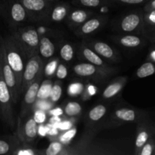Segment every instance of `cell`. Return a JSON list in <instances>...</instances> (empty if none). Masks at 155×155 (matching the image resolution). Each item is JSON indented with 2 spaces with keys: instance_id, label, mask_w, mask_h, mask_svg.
Returning a JSON list of instances; mask_svg holds the SVG:
<instances>
[{
  "instance_id": "1",
  "label": "cell",
  "mask_w": 155,
  "mask_h": 155,
  "mask_svg": "<svg viewBox=\"0 0 155 155\" xmlns=\"http://www.w3.org/2000/svg\"><path fill=\"white\" fill-rule=\"evenodd\" d=\"M3 41H4L7 61L15 75L18 94L21 96L22 75L25 64L27 62V58L12 34L3 38Z\"/></svg>"
},
{
  "instance_id": "2",
  "label": "cell",
  "mask_w": 155,
  "mask_h": 155,
  "mask_svg": "<svg viewBox=\"0 0 155 155\" xmlns=\"http://www.w3.org/2000/svg\"><path fill=\"white\" fill-rule=\"evenodd\" d=\"M12 36L23 51L27 60L39 54V35L33 27L19 28L12 33Z\"/></svg>"
},
{
  "instance_id": "3",
  "label": "cell",
  "mask_w": 155,
  "mask_h": 155,
  "mask_svg": "<svg viewBox=\"0 0 155 155\" xmlns=\"http://www.w3.org/2000/svg\"><path fill=\"white\" fill-rule=\"evenodd\" d=\"M13 100L0 68V117L11 129L15 128L16 120L13 110Z\"/></svg>"
},
{
  "instance_id": "4",
  "label": "cell",
  "mask_w": 155,
  "mask_h": 155,
  "mask_svg": "<svg viewBox=\"0 0 155 155\" xmlns=\"http://www.w3.org/2000/svg\"><path fill=\"white\" fill-rule=\"evenodd\" d=\"M148 119V114L142 110L133 107H119L115 109L107 120L109 127L120 126L126 123H139Z\"/></svg>"
},
{
  "instance_id": "5",
  "label": "cell",
  "mask_w": 155,
  "mask_h": 155,
  "mask_svg": "<svg viewBox=\"0 0 155 155\" xmlns=\"http://www.w3.org/2000/svg\"><path fill=\"white\" fill-rule=\"evenodd\" d=\"M73 71L76 75L84 78H89L96 81H103L118 72L117 68L109 69L100 68L89 62H83L74 65Z\"/></svg>"
},
{
  "instance_id": "6",
  "label": "cell",
  "mask_w": 155,
  "mask_h": 155,
  "mask_svg": "<svg viewBox=\"0 0 155 155\" xmlns=\"http://www.w3.org/2000/svg\"><path fill=\"white\" fill-rule=\"evenodd\" d=\"M0 68H1L5 82L10 90L13 103L16 104L20 98L18 86H17L16 78H15V75L12 68L7 61L4 41H3V37L1 36H0Z\"/></svg>"
},
{
  "instance_id": "7",
  "label": "cell",
  "mask_w": 155,
  "mask_h": 155,
  "mask_svg": "<svg viewBox=\"0 0 155 155\" xmlns=\"http://www.w3.org/2000/svg\"><path fill=\"white\" fill-rule=\"evenodd\" d=\"M37 134L38 124L33 114H30L24 118H18L16 136L21 143L30 144L36 139Z\"/></svg>"
},
{
  "instance_id": "8",
  "label": "cell",
  "mask_w": 155,
  "mask_h": 155,
  "mask_svg": "<svg viewBox=\"0 0 155 155\" xmlns=\"http://www.w3.org/2000/svg\"><path fill=\"white\" fill-rule=\"evenodd\" d=\"M44 64L39 54L33 55L27 60L22 75V83L21 86V95L30 85L34 81L41 72L43 71Z\"/></svg>"
},
{
  "instance_id": "9",
  "label": "cell",
  "mask_w": 155,
  "mask_h": 155,
  "mask_svg": "<svg viewBox=\"0 0 155 155\" xmlns=\"http://www.w3.org/2000/svg\"><path fill=\"white\" fill-rule=\"evenodd\" d=\"M27 10L29 18L34 21H43L48 17L52 2L47 0H19Z\"/></svg>"
},
{
  "instance_id": "10",
  "label": "cell",
  "mask_w": 155,
  "mask_h": 155,
  "mask_svg": "<svg viewBox=\"0 0 155 155\" xmlns=\"http://www.w3.org/2000/svg\"><path fill=\"white\" fill-rule=\"evenodd\" d=\"M144 25V11H136L123 17L119 23V29L123 33L142 35Z\"/></svg>"
},
{
  "instance_id": "11",
  "label": "cell",
  "mask_w": 155,
  "mask_h": 155,
  "mask_svg": "<svg viewBox=\"0 0 155 155\" xmlns=\"http://www.w3.org/2000/svg\"><path fill=\"white\" fill-rule=\"evenodd\" d=\"M43 77V71H42L24 92V99L21 104V111L18 117L19 118L25 117L26 116L30 114L31 111H33V105L37 99L38 90H39Z\"/></svg>"
},
{
  "instance_id": "12",
  "label": "cell",
  "mask_w": 155,
  "mask_h": 155,
  "mask_svg": "<svg viewBox=\"0 0 155 155\" xmlns=\"http://www.w3.org/2000/svg\"><path fill=\"white\" fill-rule=\"evenodd\" d=\"M154 127L155 123L152 122L148 118L145 120L137 123L136 140H135V154H139L141 148L152 137Z\"/></svg>"
},
{
  "instance_id": "13",
  "label": "cell",
  "mask_w": 155,
  "mask_h": 155,
  "mask_svg": "<svg viewBox=\"0 0 155 155\" xmlns=\"http://www.w3.org/2000/svg\"><path fill=\"white\" fill-rule=\"evenodd\" d=\"M8 20L12 25L16 26L24 22L29 18L25 8L19 2V0H12L9 2L7 8L5 10Z\"/></svg>"
},
{
  "instance_id": "14",
  "label": "cell",
  "mask_w": 155,
  "mask_h": 155,
  "mask_svg": "<svg viewBox=\"0 0 155 155\" xmlns=\"http://www.w3.org/2000/svg\"><path fill=\"white\" fill-rule=\"evenodd\" d=\"M107 18L104 16L90 17L83 24L74 30L77 36H84L91 35L101 28L106 23Z\"/></svg>"
},
{
  "instance_id": "15",
  "label": "cell",
  "mask_w": 155,
  "mask_h": 155,
  "mask_svg": "<svg viewBox=\"0 0 155 155\" xmlns=\"http://www.w3.org/2000/svg\"><path fill=\"white\" fill-rule=\"evenodd\" d=\"M87 45L103 59L112 62H117L120 59L119 54L115 51V49L105 42L101 41H92L89 42Z\"/></svg>"
},
{
  "instance_id": "16",
  "label": "cell",
  "mask_w": 155,
  "mask_h": 155,
  "mask_svg": "<svg viewBox=\"0 0 155 155\" xmlns=\"http://www.w3.org/2000/svg\"><path fill=\"white\" fill-rule=\"evenodd\" d=\"M114 41L119 45L127 48H138L146 45L148 42L146 38L142 35L128 34L117 36L114 38Z\"/></svg>"
},
{
  "instance_id": "17",
  "label": "cell",
  "mask_w": 155,
  "mask_h": 155,
  "mask_svg": "<svg viewBox=\"0 0 155 155\" xmlns=\"http://www.w3.org/2000/svg\"><path fill=\"white\" fill-rule=\"evenodd\" d=\"M79 55L89 63L96 65L100 68H106V69L113 68L111 66H109L101 56L98 55L95 51H94L90 47H89L86 44H83L80 46V50H79Z\"/></svg>"
},
{
  "instance_id": "18",
  "label": "cell",
  "mask_w": 155,
  "mask_h": 155,
  "mask_svg": "<svg viewBox=\"0 0 155 155\" xmlns=\"http://www.w3.org/2000/svg\"><path fill=\"white\" fill-rule=\"evenodd\" d=\"M94 12L86 9H74L70 11L67 17V23L69 27L75 30L85 22L88 18L92 17Z\"/></svg>"
},
{
  "instance_id": "19",
  "label": "cell",
  "mask_w": 155,
  "mask_h": 155,
  "mask_svg": "<svg viewBox=\"0 0 155 155\" xmlns=\"http://www.w3.org/2000/svg\"><path fill=\"white\" fill-rule=\"evenodd\" d=\"M127 81V77H117L110 84L106 86L102 92V97L104 99H110L117 95L122 91Z\"/></svg>"
},
{
  "instance_id": "20",
  "label": "cell",
  "mask_w": 155,
  "mask_h": 155,
  "mask_svg": "<svg viewBox=\"0 0 155 155\" xmlns=\"http://www.w3.org/2000/svg\"><path fill=\"white\" fill-rule=\"evenodd\" d=\"M70 11H71V5L68 3H57L52 5L48 18H49L50 21L52 22L60 23L67 18Z\"/></svg>"
},
{
  "instance_id": "21",
  "label": "cell",
  "mask_w": 155,
  "mask_h": 155,
  "mask_svg": "<svg viewBox=\"0 0 155 155\" xmlns=\"http://www.w3.org/2000/svg\"><path fill=\"white\" fill-rule=\"evenodd\" d=\"M20 143L17 136L0 137V155L12 154Z\"/></svg>"
},
{
  "instance_id": "22",
  "label": "cell",
  "mask_w": 155,
  "mask_h": 155,
  "mask_svg": "<svg viewBox=\"0 0 155 155\" xmlns=\"http://www.w3.org/2000/svg\"><path fill=\"white\" fill-rule=\"evenodd\" d=\"M107 108L104 104H98L92 107L87 114L86 122L88 125H93L95 123L101 120L107 114Z\"/></svg>"
},
{
  "instance_id": "23",
  "label": "cell",
  "mask_w": 155,
  "mask_h": 155,
  "mask_svg": "<svg viewBox=\"0 0 155 155\" xmlns=\"http://www.w3.org/2000/svg\"><path fill=\"white\" fill-rule=\"evenodd\" d=\"M55 52V46L49 38L42 36L39 39V54L43 58L48 59L52 57Z\"/></svg>"
},
{
  "instance_id": "24",
  "label": "cell",
  "mask_w": 155,
  "mask_h": 155,
  "mask_svg": "<svg viewBox=\"0 0 155 155\" xmlns=\"http://www.w3.org/2000/svg\"><path fill=\"white\" fill-rule=\"evenodd\" d=\"M74 5L86 8H99L110 5L113 2L110 0H72Z\"/></svg>"
},
{
  "instance_id": "25",
  "label": "cell",
  "mask_w": 155,
  "mask_h": 155,
  "mask_svg": "<svg viewBox=\"0 0 155 155\" xmlns=\"http://www.w3.org/2000/svg\"><path fill=\"white\" fill-rule=\"evenodd\" d=\"M155 74V63L146 61L142 64L136 72V76L138 78H145Z\"/></svg>"
},
{
  "instance_id": "26",
  "label": "cell",
  "mask_w": 155,
  "mask_h": 155,
  "mask_svg": "<svg viewBox=\"0 0 155 155\" xmlns=\"http://www.w3.org/2000/svg\"><path fill=\"white\" fill-rule=\"evenodd\" d=\"M12 155H40L44 154L42 151H39L27 143L19 144L18 146L12 152Z\"/></svg>"
},
{
  "instance_id": "27",
  "label": "cell",
  "mask_w": 155,
  "mask_h": 155,
  "mask_svg": "<svg viewBox=\"0 0 155 155\" xmlns=\"http://www.w3.org/2000/svg\"><path fill=\"white\" fill-rule=\"evenodd\" d=\"M53 83L50 79L43 80L41 83L37 94V99H48L51 95Z\"/></svg>"
},
{
  "instance_id": "28",
  "label": "cell",
  "mask_w": 155,
  "mask_h": 155,
  "mask_svg": "<svg viewBox=\"0 0 155 155\" xmlns=\"http://www.w3.org/2000/svg\"><path fill=\"white\" fill-rule=\"evenodd\" d=\"M64 112L70 117L80 115L82 112V106L77 101H68L64 107Z\"/></svg>"
},
{
  "instance_id": "29",
  "label": "cell",
  "mask_w": 155,
  "mask_h": 155,
  "mask_svg": "<svg viewBox=\"0 0 155 155\" xmlns=\"http://www.w3.org/2000/svg\"><path fill=\"white\" fill-rule=\"evenodd\" d=\"M65 145L57 139H53L44 152L45 155H62Z\"/></svg>"
},
{
  "instance_id": "30",
  "label": "cell",
  "mask_w": 155,
  "mask_h": 155,
  "mask_svg": "<svg viewBox=\"0 0 155 155\" xmlns=\"http://www.w3.org/2000/svg\"><path fill=\"white\" fill-rule=\"evenodd\" d=\"M74 55V47L70 43H64L60 49V57L63 61L70 62L73 60Z\"/></svg>"
},
{
  "instance_id": "31",
  "label": "cell",
  "mask_w": 155,
  "mask_h": 155,
  "mask_svg": "<svg viewBox=\"0 0 155 155\" xmlns=\"http://www.w3.org/2000/svg\"><path fill=\"white\" fill-rule=\"evenodd\" d=\"M76 134H77V129L74 127L70 130H66V132H64V133H59L58 136L54 139H57L64 145H68V144L71 143V140L74 139Z\"/></svg>"
},
{
  "instance_id": "32",
  "label": "cell",
  "mask_w": 155,
  "mask_h": 155,
  "mask_svg": "<svg viewBox=\"0 0 155 155\" xmlns=\"http://www.w3.org/2000/svg\"><path fill=\"white\" fill-rule=\"evenodd\" d=\"M58 59L54 58L46 64L43 69V75L48 79L51 78L55 74L56 70H57L58 65Z\"/></svg>"
},
{
  "instance_id": "33",
  "label": "cell",
  "mask_w": 155,
  "mask_h": 155,
  "mask_svg": "<svg viewBox=\"0 0 155 155\" xmlns=\"http://www.w3.org/2000/svg\"><path fill=\"white\" fill-rule=\"evenodd\" d=\"M62 95V86L61 83L59 81H55L54 84L52 85L51 91V95H50L49 99L53 103L57 102L59 101Z\"/></svg>"
},
{
  "instance_id": "34",
  "label": "cell",
  "mask_w": 155,
  "mask_h": 155,
  "mask_svg": "<svg viewBox=\"0 0 155 155\" xmlns=\"http://www.w3.org/2000/svg\"><path fill=\"white\" fill-rule=\"evenodd\" d=\"M155 151V140L152 137L143 145L138 155H154Z\"/></svg>"
},
{
  "instance_id": "35",
  "label": "cell",
  "mask_w": 155,
  "mask_h": 155,
  "mask_svg": "<svg viewBox=\"0 0 155 155\" xmlns=\"http://www.w3.org/2000/svg\"><path fill=\"white\" fill-rule=\"evenodd\" d=\"M53 107V102L51 100L48 99H36L34 105H33V109H40L45 111H48L50 109Z\"/></svg>"
},
{
  "instance_id": "36",
  "label": "cell",
  "mask_w": 155,
  "mask_h": 155,
  "mask_svg": "<svg viewBox=\"0 0 155 155\" xmlns=\"http://www.w3.org/2000/svg\"><path fill=\"white\" fill-rule=\"evenodd\" d=\"M142 35L146 38L147 40L150 41L153 45H155V27H151L145 24Z\"/></svg>"
},
{
  "instance_id": "37",
  "label": "cell",
  "mask_w": 155,
  "mask_h": 155,
  "mask_svg": "<svg viewBox=\"0 0 155 155\" xmlns=\"http://www.w3.org/2000/svg\"><path fill=\"white\" fill-rule=\"evenodd\" d=\"M84 90V86L82 83H74L70 84L68 87V94L72 96H76V95H81Z\"/></svg>"
},
{
  "instance_id": "38",
  "label": "cell",
  "mask_w": 155,
  "mask_h": 155,
  "mask_svg": "<svg viewBox=\"0 0 155 155\" xmlns=\"http://www.w3.org/2000/svg\"><path fill=\"white\" fill-rule=\"evenodd\" d=\"M33 118L38 124H43L46 121L47 114L45 113L46 111L40 109H33Z\"/></svg>"
},
{
  "instance_id": "39",
  "label": "cell",
  "mask_w": 155,
  "mask_h": 155,
  "mask_svg": "<svg viewBox=\"0 0 155 155\" xmlns=\"http://www.w3.org/2000/svg\"><path fill=\"white\" fill-rule=\"evenodd\" d=\"M144 22L145 25L155 27V10L144 12Z\"/></svg>"
},
{
  "instance_id": "40",
  "label": "cell",
  "mask_w": 155,
  "mask_h": 155,
  "mask_svg": "<svg viewBox=\"0 0 155 155\" xmlns=\"http://www.w3.org/2000/svg\"><path fill=\"white\" fill-rule=\"evenodd\" d=\"M55 76L59 80H64L68 76V68L63 63H60L58 65L55 72Z\"/></svg>"
},
{
  "instance_id": "41",
  "label": "cell",
  "mask_w": 155,
  "mask_h": 155,
  "mask_svg": "<svg viewBox=\"0 0 155 155\" xmlns=\"http://www.w3.org/2000/svg\"><path fill=\"white\" fill-rule=\"evenodd\" d=\"M74 127V120L73 119H68V120H62L58 124V130L60 131H66V130H70L72 127Z\"/></svg>"
},
{
  "instance_id": "42",
  "label": "cell",
  "mask_w": 155,
  "mask_h": 155,
  "mask_svg": "<svg viewBox=\"0 0 155 155\" xmlns=\"http://www.w3.org/2000/svg\"><path fill=\"white\" fill-rule=\"evenodd\" d=\"M45 128H46V132H47V136L50 138H53V139H55L59 135V131L60 130L57 128L56 127H54L52 124H48L45 125Z\"/></svg>"
},
{
  "instance_id": "43",
  "label": "cell",
  "mask_w": 155,
  "mask_h": 155,
  "mask_svg": "<svg viewBox=\"0 0 155 155\" xmlns=\"http://www.w3.org/2000/svg\"><path fill=\"white\" fill-rule=\"evenodd\" d=\"M113 2L120 3V4L126 5H139L148 2L149 0H110Z\"/></svg>"
},
{
  "instance_id": "44",
  "label": "cell",
  "mask_w": 155,
  "mask_h": 155,
  "mask_svg": "<svg viewBox=\"0 0 155 155\" xmlns=\"http://www.w3.org/2000/svg\"><path fill=\"white\" fill-rule=\"evenodd\" d=\"M48 114L51 116H58L61 117L64 114V110L61 107H54V108L50 109L49 110H48Z\"/></svg>"
},
{
  "instance_id": "45",
  "label": "cell",
  "mask_w": 155,
  "mask_h": 155,
  "mask_svg": "<svg viewBox=\"0 0 155 155\" xmlns=\"http://www.w3.org/2000/svg\"><path fill=\"white\" fill-rule=\"evenodd\" d=\"M146 61H150L155 63V45H152V47L150 48L149 52L147 55Z\"/></svg>"
},
{
  "instance_id": "46",
  "label": "cell",
  "mask_w": 155,
  "mask_h": 155,
  "mask_svg": "<svg viewBox=\"0 0 155 155\" xmlns=\"http://www.w3.org/2000/svg\"><path fill=\"white\" fill-rule=\"evenodd\" d=\"M61 120H62V119L60 117H58V116H51V117L50 118L49 120H48V123H49V124H52V125H54V127H56L58 128L59 123H60Z\"/></svg>"
},
{
  "instance_id": "47",
  "label": "cell",
  "mask_w": 155,
  "mask_h": 155,
  "mask_svg": "<svg viewBox=\"0 0 155 155\" xmlns=\"http://www.w3.org/2000/svg\"><path fill=\"white\" fill-rule=\"evenodd\" d=\"M150 10H155V0H149L144 7V12Z\"/></svg>"
},
{
  "instance_id": "48",
  "label": "cell",
  "mask_w": 155,
  "mask_h": 155,
  "mask_svg": "<svg viewBox=\"0 0 155 155\" xmlns=\"http://www.w3.org/2000/svg\"><path fill=\"white\" fill-rule=\"evenodd\" d=\"M96 89V88H95L93 86H92V85H89L87 89H86L85 94L88 95V96H89V95H93L96 92V89Z\"/></svg>"
},
{
  "instance_id": "49",
  "label": "cell",
  "mask_w": 155,
  "mask_h": 155,
  "mask_svg": "<svg viewBox=\"0 0 155 155\" xmlns=\"http://www.w3.org/2000/svg\"><path fill=\"white\" fill-rule=\"evenodd\" d=\"M38 133H39L41 136H46L47 132L45 126H44L43 124H40V126H38Z\"/></svg>"
},
{
  "instance_id": "50",
  "label": "cell",
  "mask_w": 155,
  "mask_h": 155,
  "mask_svg": "<svg viewBox=\"0 0 155 155\" xmlns=\"http://www.w3.org/2000/svg\"><path fill=\"white\" fill-rule=\"evenodd\" d=\"M153 138L155 140V127H154V133H153Z\"/></svg>"
},
{
  "instance_id": "51",
  "label": "cell",
  "mask_w": 155,
  "mask_h": 155,
  "mask_svg": "<svg viewBox=\"0 0 155 155\" xmlns=\"http://www.w3.org/2000/svg\"><path fill=\"white\" fill-rule=\"evenodd\" d=\"M47 1H50V2H54V1H58V0H47Z\"/></svg>"
},
{
  "instance_id": "52",
  "label": "cell",
  "mask_w": 155,
  "mask_h": 155,
  "mask_svg": "<svg viewBox=\"0 0 155 155\" xmlns=\"http://www.w3.org/2000/svg\"><path fill=\"white\" fill-rule=\"evenodd\" d=\"M154 155H155V151H154Z\"/></svg>"
}]
</instances>
